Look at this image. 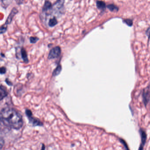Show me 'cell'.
I'll return each mask as SVG.
<instances>
[{
	"instance_id": "5",
	"label": "cell",
	"mask_w": 150,
	"mask_h": 150,
	"mask_svg": "<svg viewBox=\"0 0 150 150\" xmlns=\"http://www.w3.org/2000/svg\"><path fill=\"white\" fill-rule=\"evenodd\" d=\"M64 2L65 0H57L55 3L53 5L52 8L55 9H60L64 6Z\"/></svg>"
},
{
	"instance_id": "14",
	"label": "cell",
	"mask_w": 150,
	"mask_h": 150,
	"mask_svg": "<svg viewBox=\"0 0 150 150\" xmlns=\"http://www.w3.org/2000/svg\"><path fill=\"white\" fill-rule=\"evenodd\" d=\"M7 25L4 24L2 26H1V33L2 34V33H4L7 30Z\"/></svg>"
},
{
	"instance_id": "18",
	"label": "cell",
	"mask_w": 150,
	"mask_h": 150,
	"mask_svg": "<svg viewBox=\"0 0 150 150\" xmlns=\"http://www.w3.org/2000/svg\"><path fill=\"white\" fill-rule=\"evenodd\" d=\"M139 150H143V145L142 144L140 145V148H139Z\"/></svg>"
},
{
	"instance_id": "12",
	"label": "cell",
	"mask_w": 150,
	"mask_h": 150,
	"mask_svg": "<svg viewBox=\"0 0 150 150\" xmlns=\"http://www.w3.org/2000/svg\"><path fill=\"white\" fill-rule=\"evenodd\" d=\"M141 136L142 144L144 145L146 143V139H147V135L144 131H142L141 132Z\"/></svg>"
},
{
	"instance_id": "19",
	"label": "cell",
	"mask_w": 150,
	"mask_h": 150,
	"mask_svg": "<svg viewBox=\"0 0 150 150\" xmlns=\"http://www.w3.org/2000/svg\"><path fill=\"white\" fill-rule=\"evenodd\" d=\"M45 145L44 144H42V147H41V150H45Z\"/></svg>"
},
{
	"instance_id": "13",
	"label": "cell",
	"mask_w": 150,
	"mask_h": 150,
	"mask_svg": "<svg viewBox=\"0 0 150 150\" xmlns=\"http://www.w3.org/2000/svg\"><path fill=\"white\" fill-rule=\"evenodd\" d=\"M61 67L60 66H58L56 68L53 73V76H56L59 74L60 73L61 71Z\"/></svg>"
},
{
	"instance_id": "17",
	"label": "cell",
	"mask_w": 150,
	"mask_h": 150,
	"mask_svg": "<svg viewBox=\"0 0 150 150\" xmlns=\"http://www.w3.org/2000/svg\"><path fill=\"white\" fill-rule=\"evenodd\" d=\"M6 69L5 67H1V74H3L6 73Z\"/></svg>"
},
{
	"instance_id": "3",
	"label": "cell",
	"mask_w": 150,
	"mask_h": 150,
	"mask_svg": "<svg viewBox=\"0 0 150 150\" xmlns=\"http://www.w3.org/2000/svg\"><path fill=\"white\" fill-rule=\"evenodd\" d=\"M61 49L59 47H55L51 49L48 54V58L49 59H55L60 55Z\"/></svg>"
},
{
	"instance_id": "11",
	"label": "cell",
	"mask_w": 150,
	"mask_h": 150,
	"mask_svg": "<svg viewBox=\"0 0 150 150\" xmlns=\"http://www.w3.org/2000/svg\"><path fill=\"white\" fill-rule=\"evenodd\" d=\"M97 8L101 10H104L106 7L105 4L102 1H97Z\"/></svg>"
},
{
	"instance_id": "7",
	"label": "cell",
	"mask_w": 150,
	"mask_h": 150,
	"mask_svg": "<svg viewBox=\"0 0 150 150\" xmlns=\"http://www.w3.org/2000/svg\"><path fill=\"white\" fill-rule=\"evenodd\" d=\"M7 95V92L4 87L1 86V88H0V99L1 100L3 99L4 98L6 97Z\"/></svg>"
},
{
	"instance_id": "16",
	"label": "cell",
	"mask_w": 150,
	"mask_h": 150,
	"mask_svg": "<svg viewBox=\"0 0 150 150\" xmlns=\"http://www.w3.org/2000/svg\"><path fill=\"white\" fill-rule=\"evenodd\" d=\"M121 142L123 144V145H124V147H125V149L126 150H129L128 149V147L127 145V143H126V142L124 141V140H122V139H120Z\"/></svg>"
},
{
	"instance_id": "20",
	"label": "cell",
	"mask_w": 150,
	"mask_h": 150,
	"mask_svg": "<svg viewBox=\"0 0 150 150\" xmlns=\"http://www.w3.org/2000/svg\"><path fill=\"white\" fill-rule=\"evenodd\" d=\"M147 34L149 35V36H150V28L149 29L148 31H147Z\"/></svg>"
},
{
	"instance_id": "8",
	"label": "cell",
	"mask_w": 150,
	"mask_h": 150,
	"mask_svg": "<svg viewBox=\"0 0 150 150\" xmlns=\"http://www.w3.org/2000/svg\"><path fill=\"white\" fill-rule=\"evenodd\" d=\"M57 23H58V21L56 18L55 17L49 19V22H48V25L50 27H54L56 25H57Z\"/></svg>"
},
{
	"instance_id": "1",
	"label": "cell",
	"mask_w": 150,
	"mask_h": 150,
	"mask_svg": "<svg viewBox=\"0 0 150 150\" xmlns=\"http://www.w3.org/2000/svg\"><path fill=\"white\" fill-rule=\"evenodd\" d=\"M1 122L3 124L11 129H20L23 125L22 115L16 110L11 108H4L1 112Z\"/></svg>"
},
{
	"instance_id": "4",
	"label": "cell",
	"mask_w": 150,
	"mask_h": 150,
	"mask_svg": "<svg viewBox=\"0 0 150 150\" xmlns=\"http://www.w3.org/2000/svg\"><path fill=\"white\" fill-rule=\"evenodd\" d=\"M18 12V10L16 8H13L11 10V11L9 16H8V18H7V20H6L5 24L6 25L10 24L11 23V22H12L13 17H14V16L17 14Z\"/></svg>"
},
{
	"instance_id": "9",
	"label": "cell",
	"mask_w": 150,
	"mask_h": 150,
	"mask_svg": "<svg viewBox=\"0 0 150 150\" xmlns=\"http://www.w3.org/2000/svg\"><path fill=\"white\" fill-rule=\"evenodd\" d=\"M21 55H22V59L25 62H28V58H27V53L25 50L24 49L21 50Z\"/></svg>"
},
{
	"instance_id": "6",
	"label": "cell",
	"mask_w": 150,
	"mask_h": 150,
	"mask_svg": "<svg viewBox=\"0 0 150 150\" xmlns=\"http://www.w3.org/2000/svg\"><path fill=\"white\" fill-rule=\"evenodd\" d=\"M52 3L51 2L48 1H45V3H44V6H43V8H42V11H47L49 10V9L52 8Z\"/></svg>"
},
{
	"instance_id": "10",
	"label": "cell",
	"mask_w": 150,
	"mask_h": 150,
	"mask_svg": "<svg viewBox=\"0 0 150 150\" xmlns=\"http://www.w3.org/2000/svg\"><path fill=\"white\" fill-rule=\"evenodd\" d=\"M12 0H1L2 5L3 8H6L11 3Z\"/></svg>"
},
{
	"instance_id": "2",
	"label": "cell",
	"mask_w": 150,
	"mask_h": 150,
	"mask_svg": "<svg viewBox=\"0 0 150 150\" xmlns=\"http://www.w3.org/2000/svg\"><path fill=\"white\" fill-rule=\"evenodd\" d=\"M26 116L28 117L29 120V122L33 126L36 127V126H40L41 127L43 125V123L38 119H36L32 116V112L30 110H26Z\"/></svg>"
},
{
	"instance_id": "15",
	"label": "cell",
	"mask_w": 150,
	"mask_h": 150,
	"mask_svg": "<svg viewBox=\"0 0 150 150\" xmlns=\"http://www.w3.org/2000/svg\"><path fill=\"white\" fill-rule=\"evenodd\" d=\"M39 39L37 37H31L30 38V42L31 43H35Z\"/></svg>"
}]
</instances>
